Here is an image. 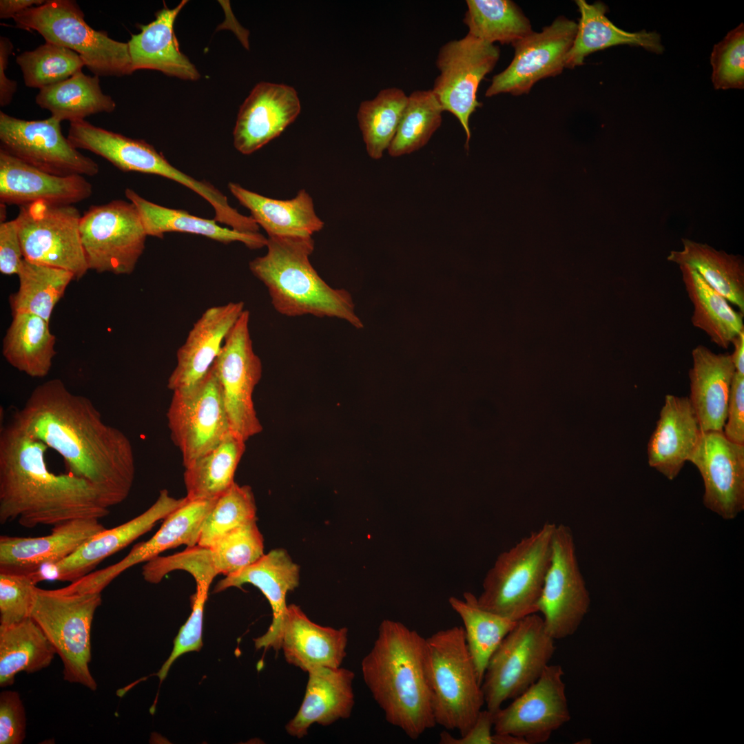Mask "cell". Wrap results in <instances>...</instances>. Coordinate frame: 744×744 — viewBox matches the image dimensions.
<instances>
[{"mask_svg":"<svg viewBox=\"0 0 744 744\" xmlns=\"http://www.w3.org/2000/svg\"><path fill=\"white\" fill-rule=\"evenodd\" d=\"M125 195L137 208L147 236L162 238L167 232H185L203 236L224 244L240 242L251 249L266 247L267 238L260 232L245 233L223 227L214 219L200 218L185 210L155 204L130 188L125 190Z\"/></svg>","mask_w":744,"mask_h":744,"instance_id":"34","label":"cell"},{"mask_svg":"<svg viewBox=\"0 0 744 744\" xmlns=\"http://www.w3.org/2000/svg\"><path fill=\"white\" fill-rule=\"evenodd\" d=\"M12 320L3 339L2 354L18 371L32 378H44L49 373L56 337L49 322L28 313L12 314Z\"/></svg>","mask_w":744,"mask_h":744,"instance_id":"35","label":"cell"},{"mask_svg":"<svg viewBox=\"0 0 744 744\" xmlns=\"http://www.w3.org/2000/svg\"><path fill=\"white\" fill-rule=\"evenodd\" d=\"M723 433L730 441L744 444V374L734 373Z\"/></svg>","mask_w":744,"mask_h":744,"instance_id":"54","label":"cell"},{"mask_svg":"<svg viewBox=\"0 0 744 744\" xmlns=\"http://www.w3.org/2000/svg\"><path fill=\"white\" fill-rule=\"evenodd\" d=\"M308 681L298 711L285 725L291 736L302 738L314 723L328 726L350 717L355 703L353 672L344 668L317 666L307 672Z\"/></svg>","mask_w":744,"mask_h":744,"instance_id":"29","label":"cell"},{"mask_svg":"<svg viewBox=\"0 0 744 744\" xmlns=\"http://www.w3.org/2000/svg\"><path fill=\"white\" fill-rule=\"evenodd\" d=\"M703 431L688 397L666 395L647 448L649 465L670 480L696 450Z\"/></svg>","mask_w":744,"mask_h":744,"instance_id":"27","label":"cell"},{"mask_svg":"<svg viewBox=\"0 0 744 744\" xmlns=\"http://www.w3.org/2000/svg\"><path fill=\"white\" fill-rule=\"evenodd\" d=\"M176 570L190 573L195 579L196 586L206 585L209 587L212 580L218 575L209 548L198 545L187 547L175 555L158 556L143 566L142 575L146 581L158 583L167 573Z\"/></svg>","mask_w":744,"mask_h":744,"instance_id":"49","label":"cell"},{"mask_svg":"<svg viewBox=\"0 0 744 744\" xmlns=\"http://www.w3.org/2000/svg\"><path fill=\"white\" fill-rule=\"evenodd\" d=\"M256 514L251 488L234 482L216 499L203 524L197 545L209 547L229 531L256 519Z\"/></svg>","mask_w":744,"mask_h":744,"instance_id":"47","label":"cell"},{"mask_svg":"<svg viewBox=\"0 0 744 744\" xmlns=\"http://www.w3.org/2000/svg\"><path fill=\"white\" fill-rule=\"evenodd\" d=\"M715 89L744 87V25L727 33L714 48L710 57Z\"/></svg>","mask_w":744,"mask_h":744,"instance_id":"50","label":"cell"},{"mask_svg":"<svg viewBox=\"0 0 744 744\" xmlns=\"http://www.w3.org/2000/svg\"><path fill=\"white\" fill-rule=\"evenodd\" d=\"M464 23L468 34L494 44H515L533 32L531 23L510 0H467Z\"/></svg>","mask_w":744,"mask_h":744,"instance_id":"43","label":"cell"},{"mask_svg":"<svg viewBox=\"0 0 744 744\" xmlns=\"http://www.w3.org/2000/svg\"><path fill=\"white\" fill-rule=\"evenodd\" d=\"M74 1L49 0L12 19L16 26L35 30L45 40L76 52L96 76H121L134 72L127 42L91 28Z\"/></svg>","mask_w":744,"mask_h":744,"instance_id":"7","label":"cell"},{"mask_svg":"<svg viewBox=\"0 0 744 744\" xmlns=\"http://www.w3.org/2000/svg\"><path fill=\"white\" fill-rule=\"evenodd\" d=\"M92 184L83 176H59L38 169L0 149V202L19 207L37 201L73 205L89 198Z\"/></svg>","mask_w":744,"mask_h":744,"instance_id":"25","label":"cell"},{"mask_svg":"<svg viewBox=\"0 0 744 744\" xmlns=\"http://www.w3.org/2000/svg\"><path fill=\"white\" fill-rule=\"evenodd\" d=\"M36 585L30 574L0 572V626L30 617Z\"/></svg>","mask_w":744,"mask_h":744,"instance_id":"51","label":"cell"},{"mask_svg":"<svg viewBox=\"0 0 744 744\" xmlns=\"http://www.w3.org/2000/svg\"><path fill=\"white\" fill-rule=\"evenodd\" d=\"M408 96L397 87L381 90L372 100L362 101L357 118L366 149L373 159L382 157L393 140Z\"/></svg>","mask_w":744,"mask_h":744,"instance_id":"44","label":"cell"},{"mask_svg":"<svg viewBox=\"0 0 744 744\" xmlns=\"http://www.w3.org/2000/svg\"><path fill=\"white\" fill-rule=\"evenodd\" d=\"M99 76L82 71L58 83L39 90L36 103L51 112L60 122L85 120L88 116L111 113L116 108L112 98L104 94Z\"/></svg>","mask_w":744,"mask_h":744,"instance_id":"39","label":"cell"},{"mask_svg":"<svg viewBox=\"0 0 744 744\" xmlns=\"http://www.w3.org/2000/svg\"><path fill=\"white\" fill-rule=\"evenodd\" d=\"M209 588L205 585L196 586L191 614L180 628L174 641V648L170 656L157 674L161 681L165 679L171 665L179 657L185 653L199 651L201 649L203 613Z\"/></svg>","mask_w":744,"mask_h":744,"instance_id":"52","label":"cell"},{"mask_svg":"<svg viewBox=\"0 0 744 744\" xmlns=\"http://www.w3.org/2000/svg\"><path fill=\"white\" fill-rule=\"evenodd\" d=\"M463 596V599L451 597L448 603L463 622L467 647L482 683L490 658L517 621L482 608L470 592Z\"/></svg>","mask_w":744,"mask_h":744,"instance_id":"41","label":"cell"},{"mask_svg":"<svg viewBox=\"0 0 744 744\" xmlns=\"http://www.w3.org/2000/svg\"><path fill=\"white\" fill-rule=\"evenodd\" d=\"M105 529L98 518H79L54 526L46 536L1 535L0 572L32 574L44 565L67 557Z\"/></svg>","mask_w":744,"mask_h":744,"instance_id":"24","label":"cell"},{"mask_svg":"<svg viewBox=\"0 0 744 744\" xmlns=\"http://www.w3.org/2000/svg\"><path fill=\"white\" fill-rule=\"evenodd\" d=\"M228 188L240 205L249 210L256 223L272 236H312L324 227L312 197L300 189L292 198L278 200L248 190L230 182Z\"/></svg>","mask_w":744,"mask_h":744,"instance_id":"32","label":"cell"},{"mask_svg":"<svg viewBox=\"0 0 744 744\" xmlns=\"http://www.w3.org/2000/svg\"><path fill=\"white\" fill-rule=\"evenodd\" d=\"M43 0H1L0 18H13L19 12L33 6L43 4Z\"/></svg>","mask_w":744,"mask_h":744,"instance_id":"58","label":"cell"},{"mask_svg":"<svg viewBox=\"0 0 744 744\" xmlns=\"http://www.w3.org/2000/svg\"><path fill=\"white\" fill-rule=\"evenodd\" d=\"M10 422L56 451L69 473L93 484L107 508L130 495L135 477L130 440L61 380L38 385Z\"/></svg>","mask_w":744,"mask_h":744,"instance_id":"1","label":"cell"},{"mask_svg":"<svg viewBox=\"0 0 744 744\" xmlns=\"http://www.w3.org/2000/svg\"><path fill=\"white\" fill-rule=\"evenodd\" d=\"M692 356L688 397L701 429L703 432L723 431L736 371L731 355L715 353L704 345H698L692 349Z\"/></svg>","mask_w":744,"mask_h":744,"instance_id":"30","label":"cell"},{"mask_svg":"<svg viewBox=\"0 0 744 744\" xmlns=\"http://www.w3.org/2000/svg\"><path fill=\"white\" fill-rule=\"evenodd\" d=\"M299 566L286 550L277 548L264 554L254 564L226 576L215 586L214 592L245 583L257 587L271 605L273 619L267 631L254 639L257 649L279 650L280 632L287 611V595L299 584Z\"/></svg>","mask_w":744,"mask_h":744,"instance_id":"26","label":"cell"},{"mask_svg":"<svg viewBox=\"0 0 744 744\" xmlns=\"http://www.w3.org/2000/svg\"><path fill=\"white\" fill-rule=\"evenodd\" d=\"M494 724V713L488 710H481L471 728L463 736H453L447 730L440 734L441 744H496L495 735L491 733Z\"/></svg>","mask_w":744,"mask_h":744,"instance_id":"56","label":"cell"},{"mask_svg":"<svg viewBox=\"0 0 744 744\" xmlns=\"http://www.w3.org/2000/svg\"><path fill=\"white\" fill-rule=\"evenodd\" d=\"M245 441L230 431L213 450L185 466L184 483L189 500L219 497L235 482Z\"/></svg>","mask_w":744,"mask_h":744,"instance_id":"40","label":"cell"},{"mask_svg":"<svg viewBox=\"0 0 744 744\" xmlns=\"http://www.w3.org/2000/svg\"><path fill=\"white\" fill-rule=\"evenodd\" d=\"M443 108L432 90H416L407 102L387 150L393 157L424 147L442 123Z\"/></svg>","mask_w":744,"mask_h":744,"instance_id":"45","label":"cell"},{"mask_svg":"<svg viewBox=\"0 0 744 744\" xmlns=\"http://www.w3.org/2000/svg\"><path fill=\"white\" fill-rule=\"evenodd\" d=\"M688 297L694 306L691 322L703 331L711 342L727 349L744 329L743 313L734 309L730 302L713 289L692 267L679 265Z\"/></svg>","mask_w":744,"mask_h":744,"instance_id":"36","label":"cell"},{"mask_svg":"<svg viewBox=\"0 0 744 744\" xmlns=\"http://www.w3.org/2000/svg\"><path fill=\"white\" fill-rule=\"evenodd\" d=\"M189 500L171 513L149 540L134 546L118 562L90 572L63 588L65 592L101 593L123 572L147 562L167 550L198 544L203 524L216 499Z\"/></svg>","mask_w":744,"mask_h":744,"instance_id":"20","label":"cell"},{"mask_svg":"<svg viewBox=\"0 0 744 744\" xmlns=\"http://www.w3.org/2000/svg\"><path fill=\"white\" fill-rule=\"evenodd\" d=\"M0 149L46 173L94 176L96 161L73 147L52 116L27 121L0 112Z\"/></svg>","mask_w":744,"mask_h":744,"instance_id":"16","label":"cell"},{"mask_svg":"<svg viewBox=\"0 0 744 744\" xmlns=\"http://www.w3.org/2000/svg\"><path fill=\"white\" fill-rule=\"evenodd\" d=\"M101 593L63 592L37 586L30 617L42 630L63 663V679L92 691L91 629Z\"/></svg>","mask_w":744,"mask_h":744,"instance_id":"8","label":"cell"},{"mask_svg":"<svg viewBox=\"0 0 744 744\" xmlns=\"http://www.w3.org/2000/svg\"><path fill=\"white\" fill-rule=\"evenodd\" d=\"M14 47L10 40L6 37H0V105L4 107L12 101L17 91V82L8 79L6 70L8 60Z\"/></svg>","mask_w":744,"mask_h":744,"instance_id":"57","label":"cell"},{"mask_svg":"<svg viewBox=\"0 0 744 744\" xmlns=\"http://www.w3.org/2000/svg\"><path fill=\"white\" fill-rule=\"evenodd\" d=\"M25 710L17 691L0 694V744H21L25 738Z\"/></svg>","mask_w":744,"mask_h":744,"instance_id":"53","label":"cell"},{"mask_svg":"<svg viewBox=\"0 0 744 744\" xmlns=\"http://www.w3.org/2000/svg\"><path fill=\"white\" fill-rule=\"evenodd\" d=\"M16 61L25 85L39 90L70 78L85 65L76 52L48 41L34 50L22 52Z\"/></svg>","mask_w":744,"mask_h":744,"instance_id":"46","label":"cell"},{"mask_svg":"<svg viewBox=\"0 0 744 744\" xmlns=\"http://www.w3.org/2000/svg\"><path fill=\"white\" fill-rule=\"evenodd\" d=\"M167 418L172 440L181 453L184 467L225 438L231 428L212 366L196 386L173 392Z\"/></svg>","mask_w":744,"mask_h":744,"instance_id":"15","label":"cell"},{"mask_svg":"<svg viewBox=\"0 0 744 744\" xmlns=\"http://www.w3.org/2000/svg\"><path fill=\"white\" fill-rule=\"evenodd\" d=\"M23 259L15 219L0 224V272L10 276L19 272Z\"/></svg>","mask_w":744,"mask_h":744,"instance_id":"55","label":"cell"},{"mask_svg":"<svg viewBox=\"0 0 744 744\" xmlns=\"http://www.w3.org/2000/svg\"><path fill=\"white\" fill-rule=\"evenodd\" d=\"M48 447L10 422L0 430V524L32 528L110 513L95 486L71 473L56 474Z\"/></svg>","mask_w":744,"mask_h":744,"instance_id":"2","label":"cell"},{"mask_svg":"<svg viewBox=\"0 0 744 744\" xmlns=\"http://www.w3.org/2000/svg\"><path fill=\"white\" fill-rule=\"evenodd\" d=\"M555 641L537 612L517 621L486 666L482 689L487 710L496 712L539 678L555 654Z\"/></svg>","mask_w":744,"mask_h":744,"instance_id":"9","label":"cell"},{"mask_svg":"<svg viewBox=\"0 0 744 744\" xmlns=\"http://www.w3.org/2000/svg\"><path fill=\"white\" fill-rule=\"evenodd\" d=\"M589 592L579 566L572 530L556 524L552 539L551 557L537 612L546 630L555 640L573 635L587 614Z\"/></svg>","mask_w":744,"mask_h":744,"instance_id":"12","label":"cell"},{"mask_svg":"<svg viewBox=\"0 0 744 744\" xmlns=\"http://www.w3.org/2000/svg\"><path fill=\"white\" fill-rule=\"evenodd\" d=\"M19 289L10 296L12 314L28 313L50 322L54 307L63 296L74 274L65 269L23 259Z\"/></svg>","mask_w":744,"mask_h":744,"instance_id":"42","label":"cell"},{"mask_svg":"<svg viewBox=\"0 0 744 744\" xmlns=\"http://www.w3.org/2000/svg\"><path fill=\"white\" fill-rule=\"evenodd\" d=\"M187 501L176 499L164 489L145 512L128 521L105 529L81 544L63 559L41 566L31 574L36 583L45 580L73 582L89 574L102 561L124 548L149 532L157 521L164 519Z\"/></svg>","mask_w":744,"mask_h":744,"instance_id":"19","label":"cell"},{"mask_svg":"<svg viewBox=\"0 0 744 744\" xmlns=\"http://www.w3.org/2000/svg\"><path fill=\"white\" fill-rule=\"evenodd\" d=\"M80 235L88 269L115 275L134 271L147 236L136 206L123 200L90 206L81 216Z\"/></svg>","mask_w":744,"mask_h":744,"instance_id":"10","label":"cell"},{"mask_svg":"<svg viewBox=\"0 0 744 744\" xmlns=\"http://www.w3.org/2000/svg\"><path fill=\"white\" fill-rule=\"evenodd\" d=\"M575 3L581 17L566 56L565 68L581 65L590 54L618 45L640 46L657 54L663 52L659 34L645 30L630 32L617 28L606 16L608 7L603 2L590 4L585 0H576Z\"/></svg>","mask_w":744,"mask_h":744,"instance_id":"33","label":"cell"},{"mask_svg":"<svg viewBox=\"0 0 744 744\" xmlns=\"http://www.w3.org/2000/svg\"><path fill=\"white\" fill-rule=\"evenodd\" d=\"M564 674L560 665H548L533 685L494 713L495 733L518 737L526 744L548 741L571 718Z\"/></svg>","mask_w":744,"mask_h":744,"instance_id":"17","label":"cell"},{"mask_svg":"<svg viewBox=\"0 0 744 744\" xmlns=\"http://www.w3.org/2000/svg\"><path fill=\"white\" fill-rule=\"evenodd\" d=\"M424 642L416 630L384 619L361 662L364 681L386 721L412 740L436 725L424 672Z\"/></svg>","mask_w":744,"mask_h":744,"instance_id":"3","label":"cell"},{"mask_svg":"<svg viewBox=\"0 0 744 744\" xmlns=\"http://www.w3.org/2000/svg\"><path fill=\"white\" fill-rule=\"evenodd\" d=\"M296 90L291 86L260 82L240 107L234 129V145L249 155L279 136L300 112Z\"/></svg>","mask_w":744,"mask_h":744,"instance_id":"22","label":"cell"},{"mask_svg":"<svg viewBox=\"0 0 744 744\" xmlns=\"http://www.w3.org/2000/svg\"><path fill=\"white\" fill-rule=\"evenodd\" d=\"M425 676L436 725L464 735L483 705L482 683L462 626L438 630L425 638Z\"/></svg>","mask_w":744,"mask_h":744,"instance_id":"5","label":"cell"},{"mask_svg":"<svg viewBox=\"0 0 744 744\" xmlns=\"http://www.w3.org/2000/svg\"><path fill=\"white\" fill-rule=\"evenodd\" d=\"M266 247L267 253L251 260L249 267L267 289L277 312L288 317L334 318L361 325L350 293L329 285L312 266V236L268 237Z\"/></svg>","mask_w":744,"mask_h":744,"instance_id":"4","label":"cell"},{"mask_svg":"<svg viewBox=\"0 0 744 744\" xmlns=\"http://www.w3.org/2000/svg\"><path fill=\"white\" fill-rule=\"evenodd\" d=\"M577 29V23L561 16L541 32H533L516 42L513 45L515 54L512 61L493 77L486 96L526 94L539 80L561 74Z\"/></svg>","mask_w":744,"mask_h":744,"instance_id":"18","label":"cell"},{"mask_svg":"<svg viewBox=\"0 0 744 744\" xmlns=\"http://www.w3.org/2000/svg\"><path fill=\"white\" fill-rule=\"evenodd\" d=\"M348 629L322 626L312 621L295 604L287 606L279 646L285 661L307 672L317 666L340 668L346 657Z\"/></svg>","mask_w":744,"mask_h":744,"instance_id":"28","label":"cell"},{"mask_svg":"<svg viewBox=\"0 0 744 744\" xmlns=\"http://www.w3.org/2000/svg\"><path fill=\"white\" fill-rule=\"evenodd\" d=\"M250 313L245 309L225 337L212 366L220 384L231 431L245 442L262 431L253 401L262 366L249 331Z\"/></svg>","mask_w":744,"mask_h":744,"instance_id":"13","label":"cell"},{"mask_svg":"<svg viewBox=\"0 0 744 744\" xmlns=\"http://www.w3.org/2000/svg\"><path fill=\"white\" fill-rule=\"evenodd\" d=\"M688 462L702 477L704 506L724 519L736 518L744 510V444L723 431L703 432Z\"/></svg>","mask_w":744,"mask_h":744,"instance_id":"21","label":"cell"},{"mask_svg":"<svg viewBox=\"0 0 744 744\" xmlns=\"http://www.w3.org/2000/svg\"><path fill=\"white\" fill-rule=\"evenodd\" d=\"M81 216L73 205L37 201L19 207L16 220L23 258L81 278L89 270L80 235Z\"/></svg>","mask_w":744,"mask_h":744,"instance_id":"11","label":"cell"},{"mask_svg":"<svg viewBox=\"0 0 744 744\" xmlns=\"http://www.w3.org/2000/svg\"><path fill=\"white\" fill-rule=\"evenodd\" d=\"M555 526L546 522L498 555L477 597L480 607L515 621L537 612Z\"/></svg>","mask_w":744,"mask_h":744,"instance_id":"6","label":"cell"},{"mask_svg":"<svg viewBox=\"0 0 744 744\" xmlns=\"http://www.w3.org/2000/svg\"><path fill=\"white\" fill-rule=\"evenodd\" d=\"M732 344L734 351L730 355L736 372L744 374V329L734 338Z\"/></svg>","mask_w":744,"mask_h":744,"instance_id":"59","label":"cell"},{"mask_svg":"<svg viewBox=\"0 0 744 744\" xmlns=\"http://www.w3.org/2000/svg\"><path fill=\"white\" fill-rule=\"evenodd\" d=\"M500 55L499 48L469 34L442 45L436 66L440 71L433 92L444 111L453 114L461 123L468 149L471 136L469 120L482 105L477 99L479 83L495 68Z\"/></svg>","mask_w":744,"mask_h":744,"instance_id":"14","label":"cell"},{"mask_svg":"<svg viewBox=\"0 0 744 744\" xmlns=\"http://www.w3.org/2000/svg\"><path fill=\"white\" fill-rule=\"evenodd\" d=\"M242 301L207 309L189 331L176 353V365L168 378L172 392L196 386L218 355L226 335L245 310Z\"/></svg>","mask_w":744,"mask_h":744,"instance_id":"23","label":"cell"},{"mask_svg":"<svg viewBox=\"0 0 744 744\" xmlns=\"http://www.w3.org/2000/svg\"><path fill=\"white\" fill-rule=\"evenodd\" d=\"M208 548L218 573L226 577L258 560L264 555V539L254 519L226 533Z\"/></svg>","mask_w":744,"mask_h":744,"instance_id":"48","label":"cell"},{"mask_svg":"<svg viewBox=\"0 0 744 744\" xmlns=\"http://www.w3.org/2000/svg\"><path fill=\"white\" fill-rule=\"evenodd\" d=\"M55 654L56 650L31 617L0 626V686L13 685L19 672L34 673L48 667Z\"/></svg>","mask_w":744,"mask_h":744,"instance_id":"37","label":"cell"},{"mask_svg":"<svg viewBox=\"0 0 744 744\" xmlns=\"http://www.w3.org/2000/svg\"><path fill=\"white\" fill-rule=\"evenodd\" d=\"M683 249L671 251L667 259L679 265H687L730 302L744 313V265L738 256L688 238H682Z\"/></svg>","mask_w":744,"mask_h":744,"instance_id":"38","label":"cell"},{"mask_svg":"<svg viewBox=\"0 0 744 744\" xmlns=\"http://www.w3.org/2000/svg\"><path fill=\"white\" fill-rule=\"evenodd\" d=\"M187 1L174 8L166 6L155 14V19L140 25L141 32L132 34L127 42L133 71L154 70L184 80L200 77L196 68L180 50L174 32L176 19Z\"/></svg>","mask_w":744,"mask_h":744,"instance_id":"31","label":"cell"}]
</instances>
